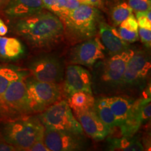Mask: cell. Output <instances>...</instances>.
<instances>
[{"label": "cell", "mask_w": 151, "mask_h": 151, "mask_svg": "<svg viewBox=\"0 0 151 151\" xmlns=\"http://www.w3.org/2000/svg\"><path fill=\"white\" fill-rule=\"evenodd\" d=\"M13 28L17 35L37 48L53 46L65 33L61 20L50 11L43 10L31 16L17 19Z\"/></svg>", "instance_id": "cell-1"}, {"label": "cell", "mask_w": 151, "mask_h": 151, "mask_svg": "<svg viewBox=\"0 0 151 151\" xmlns=\"http://www.w3.org/2000/svg\"><path fill=\"white\" fill-rule=\"evenodd\" d=\"M44 129L39 116L22 115L4 122L0 135L17 150H28L36 141L43 140Z\"/></svg>", "instance_id": "cell-2"}, {"label": "cell", "mask_w": 151, "mask_h": 151, "mask_svg": "<svg viewBox=\"0 0 151 151\" xmlns=\"http://www.w3.org/2000/svg\"><path fill=\"white\" fill-rule=\"evenodd\" d=\"M60 19L63 23L64 32L76 42L94 37L98 32L100 21L103 20L97 7L87 4H80Z\"/></svg>", "instance_id": "cell-3"}, {"label": "cell", "mask_w": 151, "mask_h": 151, "mask_svg": "<svg viewBox=\"0 0 151 151\" xmlns=\"http://www.w3.org/2000/svg\"><path fill=\"white\" fill-rule=\"evenodd\" d=\"M39 116L45 127L83 135V130L80 122L73 116L67 101H58L49 106Z\"/></svg>", "instance_id": "cell-4"}, {"label": "cell", "mask_w": 151, "mask_h": 151, "mask_svg": "<svg viewBox=\"0 0 151 151\" xmlns=\"http://www.w3.org/2000/svg\"><path fill=\"white\" fill-rule=\"evenodd\" d=\"M30 114L44 111L61 97L62 88L58 83L30 79L25 81Z\"/></svg>", "instance_id": "cell-5"}, {"label": "cell", "mask_w": 151, "mask_h": 151, "mask_svg": "<svg viewBox=\"0 0 151 151\" xmlns=\"http://www.w3.org/2000/svg\"><path fill=\"white\" fill-rule=\"evenodd\" d=\"M0 113L29 115L24 76L11 83L3 94L0 102Z\"/></svg>", "instance_id": "cell-6"}, {"label": "cell", "mask_w": 151, "mask_h": 151, "mask_svg": "<svg viewBox=\"0 0 151 151\" xmlns=\"http://www.w3.org/2000/svg\"><path fill=\"white\" fill-rule=\"evenodd\" d=\"M134 51L127 48L120 53L113 55L111 58L101 62L99 78L104 85L108 87H121L126 67Z\"/></svg>", "instance_id": "cell-7"}, {"label": "cell", "mask_w": 151, "mask_h": 151, "mask_svg": "<svg viewBox=\"0 0 151 151\" xmlns=\"http://www.w3.org/2000/svg\"><path fill=\"white\" fill-rule=\"evenodd\" d=\"M29 71L38 81L59 83L64 77V67L56 57L45 55L35 58L30 63Z\"/></svg>", "instance_id": "cell-8"}, {"label": "cell", "mask_w": 151, "mask_h": 151, "mask_svg": "<svg viewBox=\"0 0 151 151\" xmlns=\"http://www.w3.org/2000/svg\"><path fill=\"white\" fill-rule=\"evenodd\" d=\"M150 60L143 50L134 52L124 71L121 87L142 88L150 70Z\"/></svg>", "instance_id": "cell-9"}, {"label": "cell", "mask_w": 151, "mask_h": 151, "mask_svg": "<svg viewBox=\"0 0 151 151\" xmlns=\"http://www.w3.org/2000/svg\"><path fill=\"white\" fill-rule=\"evenodd\" d=\"M104 50L99 38L92 37L71 49L69 61L73 65L92 67L97 61L104 58Z\"/></svg>", "instance_id": "cell-10"}, {"label": "cell", "mask_w": 151, "mask_h": 151, "mask_svg": "<svg viewBox=\"0 0 151 151\" xmlns=\"http://www.w3.org/2000/svg\"><path fill=\"white\" fill-rule=\"evenodd\" d=\"M81 136L45 127L43 141L50 151L80 150L83 148L84 144Z\"/></svg>", "instance_id": "cell-11"}, {"label": "cell", "mask_w": 151, "mask_h": 151, "mask_svg": "<svg viewBox=\"0 0 151 151\" xmlns=\"http://www.w3.org/2000/svg\"><path fill=\"white\" fill-rule=\"evenodd\" d=\"M62 90L67 97L77 92H86L92 94L91 74L80 65H69L66 69Z\"/></svg>", "instance_id": "cell-12"}, {"label": "cell", "mask_w": 151, "mask_h": 151, "mask_svg": "<svg viewBox=\"0 0 151 151\" xmlns=\"http://www.w3.org/2000/svg\"><path fill=\"white\" fill-rule=\"evenodd\" d=\"M75 115L83 130L94 140H104L110 134L111 130L100 120L94 109Z\"/></svg>", "instance_id": "cell-13"}, {"label": "cell", "mask_w": 151, "mask_h": 151, "mask_svg": "<svg viewBox=\"0 0 151 151\" xmlns=\"http://www.w3.org/2000/svg\"><path fill=\"white\" fill-rule=\"evenodd\" d=\"M43 10L42 0H9L2 11L7 18L17 20Z\"/></svg>", "instance_id": "cell-14"}, {"label": "cell", "mask_w": 151, "mask_h": 151, "mask_svg": "<svg viewBox=\"0 0 151 151\" xmlns=\"http://www.w3.org/2000/svg\"><path fill=\"white\" fill-rule=\"evenodd\" d=\"M98 32L101 43L111 55L120 53L129 48V43L120 37L117 29L109 25L104 20L99 22Z\"/></svg>", "instance_id": "cell-15"}, {"label": "cell", "mask_w": 151, "mask_h": 151, "mask_svg": "<svg viewBox=\"0 0 151 151\" xmlns=\"http://www.w3.org/2000/svg\"><path fill=\"white\" fill-rule=\"evenodd\" d=\"M24 54V47L21 41L14 37H0V58L14 61L22 58Z\"/></svg>", "instance_id": "cell-16"}, {"label": "cell", "mask_w": 151, "mask_h": 151, "mask_svg": "<svg viewBox=\"0 0 151 151\" xmlns=\"http://www.w3.org/2000/svg\"><path fill=\"white\" fill-rule=\"evenodd\" d=\"M106 98L109 106L118 122V127H119L128 116L134 101L129 98L122 96Z\"/></svg>", "instance_id": "cell-17"}, {"label": "cell", "mask_w": 151, "mask_h": 151, "mask_svg": "<svg viewBox=\"0 0 151 151\" xmlns=\"http://www.w3.org/2000/svg\"><path fill=\"white\" fill-rule=\"evenodd\" d=\"M67 103L75 114L94 109L95 99L92 94L86 92H75L67 97Z\"/></svg>", "instance_id": "cell-18"}, {"label": "cell", "mask_w": 151, "mask_h": 151, "mask_svg": "<svg viewBox=\"0 0 151 151\" xmlns=\"http://www.w3.org/2000/svg\"><path fill=\"white\" fill-rule=\"evenodd\" d=\"M133 12L125 0H113L109 7V14L114 27L119 26Z\"/></svg>", "instance_id": "cell-19"}, {"label": "cell", "mask_w": 151, "mask_h": 151, "mask_svg": "<svg viewBox=\"0 0 151 151\" xmlns=\"http://www.w3.org/2000/svg\"><path fill=\"white\" fill-rule=\"evenodd\" d=\"M109 149L110 150L122 151H141L144 147L137 138L123 137L120 138L109 139Z\"/></svg>", "instance_id": "cell-20"}, {"label": "cell", "mask_w": 151, "mask_h": 151, "mask_svg": "<svg viewBox=\"0 0 151 151\" xmlns=\"http://www.w3.org/2000/svg\"><path fill=\"white\" fill-rule=\"evenodd\" d=\"M94 110L100 120L111 130L118 127V122L109 106L106 97L99 98L95 100Z\"/></svg>", "instance_id": "cell-21"}, {"label": "cell", "mask_w": 151, "mask_h": 151, "mask_svg": "<svg viewBox=\"0 0 151 151\" xmlns=\"http://www.w3.org/2000/svg\"><path fill=\"white\" fill-rule=\"evenodd\" d=\"M24 76L22 71L8 66H0V102L3 94L12 81Z\"/></svg>", "instance_id": "cell-22"}, {"label": "cell", "mask_w": 151, "mask_h": 151, "mask_svg": "<svg viewBox=\"0 0 151 151\" xmlns=\"http://www.w3.org/2000/svg\"><path fill=\"white\" fill-rule=\"evenodd\" d=\"M58 1L60 9V14L58 16L59 18L77 8L81 4L78 0H58Z\"/></svg>", "instance_id": "cell-23"}, {"label": "cell", "mask_w": 151, "mask_h": 151, "mask_svg": "<svg viewBox=\"0 0 151 151\" xmlns=\"http://www.w3.org/2000/svg\"><path fill=\"white\" fill-rule=\"evenodd\" d=\"M150 14V10L136 12V18L139 27L151 30Z\"/></svg>", "instance_id": "cell-24"}, {"label": "cell", "mask_w": 151, "mask_h": 151, "mask_svg": "<svg viewBox=\"0 0 151 151\" xmlns=\"http://www.w3.org/2000/svg\"><path fill=\"white\" fill-rule=\"evenodd\" d=\"M117 31L120 37L128 43H134L135 41H137L139 39L138 31H130V30L120 27V26L117 29Z\"/></svg>", "instance_id": "cell-25"}, {"label": "cell", "mask_w": 151, "mask_h": 151, "mask_svg": "<svg viewBox=\"0 0 151 151\" xmlns=\"http://www.w3.org/2000/svg\"><path fill=\"white\" fill-rule=\"evenodd\" d=\"M128 4L135 12L150 10L151 0H128Z\"/></svg>", "instance_id": "cell-26"}, {"label": "cell", "mask_w": 151, "mask_h": 151, "mask_svg": "<svg viewBox=\"0 0 151 151\" xmlns=\"http://www.w3.org/2000/svg\"><path fill=\"white\" fill-rule=\"evenodd\" d=\"M120 26L130 31H138L139 29V24H138L137 18L132 14L123 20L120 23Z\"/></svg>", "instance_id": "cell-27"}, {"label": "cell", "mask_w": 151, "mask_h": 151, "mask_svg": "<svg viewBox=\"0 0 151 151\" xmlns=\"http://www.w3.org/2000/svg\"><path fill=\"white\" fill-rule=\"evenodd\" d=\"M138 32L141 43L148 48H150L151 46V30L139 27Z\"/></svg>", "instance_id": "cell-28"}, {"label": "cell", "mask_w": 151, "mask_h": 151, "mask_svg": "<svg viewBox=\"0 0 151 151\" xmlns=\"http://www.w3.org/2000/svg\"><path fill=\"white\" fill-rule=\"evenodd\" d=\"M43 9H46L57 16L60 14V9L58 6V0H42Z\"/></svg>", "instance_id": "cell-29"}, {"label": "cell", "mask_w": 151, "mask_h": 151, "mask_svg": "<svg viewBox=\"0 0 151 151\" xmlns=\"http://www.w3.org/2000/svg\"><path fill=\"white\" fill-rule=\"evenodd\" d=\"M29 151H50L47 148L43 140L36 141L30 146L29 148Z\"/></svg>", "instance_id": "cell-30"}, {"label": "cell", "mask_w": 151, "mask_h": 151, "mask_svg": "<svg viewBox=\"0 0 151 151\" xmlns=\"http://www.w3.org/2000/svg\"><path fill=\"white\" fill-rule=\"evenodd\" d=\"M17 149L14 146H11L4 140V139L0 135V151H15Z\"/></svg>", "instance_id": "cell-31"}, {"label": "cell", "mask_w": 151, "mask_h": 151, "mask_svg": "<svg viewBox=\"0 0 151 151\" xmlns=\"http://www.w3.org/2000/svg\"><path fill=\"white\" fill-rule=\"evenodd\" d=\"M81 4H87L93 6L95 7H99L101 5V0H78Z\"/></svg>", "instance_id": "cell-32"}, {"label": "cell", "mask_w": 151, "mask_h": 151, "mask_svg": "<svg viewBox=\"0 0 151 151\" xmlns=\"http://www.w3.org/2000/svg\"><path fill=\"white\" fill-rule=\"evenodd\" d=\"M7 33H8V27L3 21L2 19L0 18V37L5 36Z\"/></svg>", "instance_id": "cell-33"}, {"label": "cell", "mask_w": 151, "mask_h": 151, "mask_svg": "<svg viewBox=\"0 0 151 151\" xmlns=\"http://www.w3.org/2000/svg\"><path fill=\"white\" fill-rule=\"evenodd\" d=\"M8 1L9 0H0V11H2L4 7L5 6Z\"/></svg>", "instance_id": "cell-34"}]
</instances>
